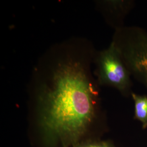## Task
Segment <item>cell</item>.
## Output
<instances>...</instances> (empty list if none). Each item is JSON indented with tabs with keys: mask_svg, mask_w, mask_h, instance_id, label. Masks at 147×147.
<instances>
[{
	"mask_svg": "<svg viewBox=\"0 0 147 147\" xmlns=\"http://www.w3.org/2000/svg\"><path fill=\"white\" fill-rule=\"evenodd\" d=\"M135 65L138 70L147 77V47L138 56L135 60Z\"/></svg>",
	"mask_w": 147,
	"mask_h": 147,
	"instance_id": "obj_4",
	"label": "cell"
},
{
	"mask_svg": "<svg viewBox=\"0 0 147 147\" xmlns=\"http://www.w3.org/2000/svg\"><path fill=\"white\" fill-rule=\"evenodd\" d=\"M135 101V116L142 123L144 128L147 126V97L132 94Z\"/></svg>",
	"mask_w": 147,
	"mask_h": 147,
	"instance_id": "obj_3",
	"label": "cell"
},
{
	"mask_svg": "<svg viewBox=\"0 0 147 147\" xmlns=\"http://www.w3.org/2000/svg\"><path fill=\"white\" fill-rule=\"evenodd\" d=\"M96 63V74L101 84L114 87L120 90L126 89L129 84L128 74L119 50L114 42L99 54Z\"/></svg>",
	"mask_w": 147,
	"mask_h": 147,
	"instance_id": "obj_2",
	"label": "cell"
},
{
	"mask_svg": "<svg viewBox=\"0 0 147 147\" xmlns=\"http://www.w3.org/2000/svg\"><path fill=\"white\" fill-rule=\"evenodd\" d=\"M82 147H109L103 144H92V145H89V146H84Z\"/></svg>",
	"mask_w": 147,
	"mask_h": 147,
	"instance_id": "obj_5",
	"label": "cell"
},
{
	"mask_svg": "<svg viewBox=\"0 0 147 147\" xmlns=\"http://www.w3.org/2000/svg\"><path fill=\"white\" fill-rule=\"evenodd\" d=\"M89 50L85 40L64 42L47 51L36 67L31 86L50 140L76 142L94 118L96 91Z\"/></svg>",
	"mask_w": 147,
	"mask_h": 147,
	"instance_id": "obj_1",
	"label": "cell"
}]
</instances>
